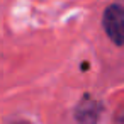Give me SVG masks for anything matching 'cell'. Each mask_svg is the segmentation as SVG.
<instances>
[{
	"label": "cell",
	"instance_id": "cell-1",
	"mask_svg": "<svg viewBox=\"0 0 124 124\" xmlns=\"http://www.w3.org/2000/svg\"><path fill=\"white\" fill-rule=\"evenodd\" d=\"M104 29L110 41L116 44L124 43V9L121 5H110L104 14Z\"/></svg>",
	"mask_w": 124,
	"mask_h": 124
},
{
	"label": "cell",
	"instance_id": "cell-2",
	"mask_svg": "<svg viewBox=\"0 0 124 124\" xmlns=\"http://www.w3.org/2000/svg\"><path fill=\"white\" fill-rule=\"evenodd\" d=\"M97 116H99V105L92 99H85L80 102L77 107V121L78 124H97Z\"/></svg>",
	"mask_w": 124,
	"mask_h": 124
}]
</instances>
